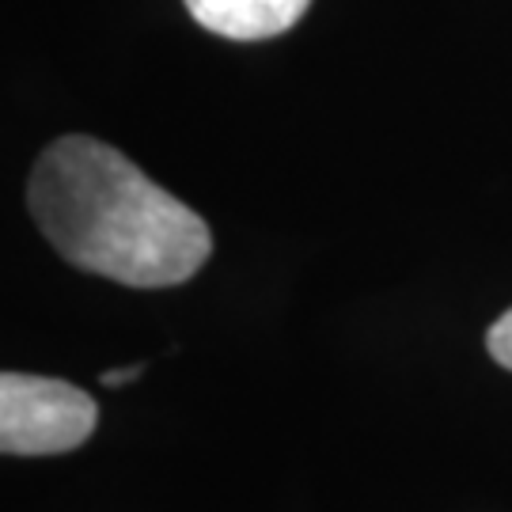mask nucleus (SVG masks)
<instances>
[{"label": "nucleus", "instance_id": "nucleus-1", "mask_svg": "<svg viewBox=\"0 0 512 512\" xmlns=\"http://www.w3.org/2000/svg\"><path fill=\"white\" fill-rule=\"evenodd\" d=\"M27 205L65 262L129 289L183 285L213 255V232L194 209L84 133L57 137L38 156Z\"/></svg>", "mask_w": 512, "mask_h": 512}, {"label": "nucleus", "instance_id": "nucleus-2", "mask_svg": "<svg viewBox=\"0 0 512 512\" xmlns=\"http://www.w3.org/2000/svg\"><path fill=\"white\" fill-rule=\"evenodd\" d=\"M99 406L88 391L54 380L4 372L0 376V448L8 456H61L95 433Z\"/></svg>", "mask_w": 512, "mask_h": 512}, {"label": "nucleus", "instance_id": "nucleus-3", "mask_svg": "<svg viewBox=\"0 0 512 512\" xmlns=\"http://www.w3.org/2000/svg\"><path fill=\"white\" fill-rule=\"evenodd\" d=\"M205 31L232 42H262L296 27L311 0H183Z\"/></svg>", "mask_w": 512, "mask_h": 512}, {"label": "nucleus", "instance_id": "nucleus-4", "mask_svg": "<svg viewBox=\"0 0 512 512\" xmlns=\"http://www.w3.org/2000/svg\"><path fill=\"white\" fill-rule=\"evenodd\" d=\"M486 346H490V357H494L497 365L512 368V308L497 319L490 334H486Z\"/></svg>", "mask_w": 512, "mask_h": 512}, {"label": "nucleus", "instance_id": "nucleus-5", "mask_svg": "<svg viewBox=\"0 0 512 512\" xmlns=\"http://www.w3.org/2000/svg\"><path fill=\"white\" fill-rule=\"evenodd\" d=\"M145 372V365H129V368H110V372H103L99 380L107 387H122V384H129V380H137Z\"/></svg>", "mask_w": 512, "mask_h": 512}]
</instances>
